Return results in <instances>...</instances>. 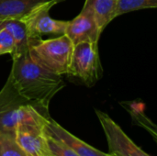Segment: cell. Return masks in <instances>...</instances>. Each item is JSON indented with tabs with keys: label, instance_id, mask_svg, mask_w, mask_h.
<instances>
[{
	"label": "cell",
	"instance_id": "obj_1",
	"mask_svg": "<svg viewBox=\"0 0 157 156\" xmlns=\"http://www.w3.org/2000/svg\"><path fill=\"white\" fill-rule=\"evenodd\" d=\"M12 59L7 79L16 91L40 114L50 117V101L64 86L62 76L44 68L30 55L29 51Z\"/></svg>",
	"mask_w": 157,
	"mask_h": 156
},
{
	"label": "cell",
	"instance_id": "obj_2",
	"mask_svg": "<svg viewBox=\"0 0 157 156\" xmlns=\"http://www.w3.org/2000/svg\"><path fill=\"white\" fill-rule=\"evenodd\" d=\"M74 44L65 35L39 40L29 48L30 55L48 71L58 75L67 74Z\"/></svg>",
	"mask_w": 157,
	"mask_h": 156
},
{
	"label": "cell",
	"instance_id": "obj_3",
	"mask_svg": "<svg viewBox=\"0 0 157 156\" xmlns=\"http://www.w3.org/2000/svg\"><path fill=\"white\" fill-rule=\"evenodd\" d=\"M49 118L36 112L17 124L15 140L27 156H52L45 132V123Z\"/></svg>",
	"mask_w": 157,
	"mask_h": 156
},
{
	"label": "cell",
	"instance_id": "obj_4",
	"mask_svg": "<svg viewBox=\"0 0 157 156\" xmlns=\"http://www.w3.org/2000/svg\"><path fill=\"white\" fill-rule=\"evenodd\" d=\"M67 74L79 78L88 86H93L102 75L98 43L86 41L74 45Z\"/></svg>",
	"mask_w": 157,
	"mask_h": 156
},
{
	"label": "cell",
	"instance_id": "obj_5",
	"mask_svg": "<svg viewBox=\"0 0 157 156\" xmlns=\"http://www.w3.org/2000/svg\"><path fill=\"white\" fill-rule=\"evenodd\" d=\"M35 112L39 111L16 91L7 79L0 91V131L14 133L17 124Z\"/></svg>",
	"mask_w": 157,
	"mask_h": 156
},
{
	"label": "cell",
	"instance_id": "obj_6",
	"mask_svg": "<svg viewBox=\"0 0 157 156\" xmlns=\"http://www.w3.org/2000/svg\"><path fill=\"white\" fill-rule=\"evenodd\" d=\"M96 114L107 138L110 155L150 156L138 147L108 114L100 110H96Z\"/></svg>",
	"mask_w": 157,
	"mask_h": 156
},
{
	"label": "cell",
	"instance_id": "obj_7",
	"mask_svg": "<svg viewBox=\"0 0 157 156\" xmlns=\"http://www.w3.org/2000/svg\"><path fill=\"white\" fill-rule=\"evenodd\" d=\"M64 0H0V21L17 19L27 22L39 11L51 9Z\"/></svg>",
	"mask_w": 157,
	"mask_h": 156
},
{
	"label": "cell",
	"instance_id": "obj_8",
	"mask_svg": "<svg viewBox=\"0 0 157 156\" xmlns=\"http://www.w3.org/2000/svg\"><path fill=\"white\" fill-rule=\"evenodd\" d=\"M64 34L75 45L86 41L98 43L101 32L97 25L93 13L84 5L79 15L68 22Z\"/></svg>",
	"mask_w": 157,
	"mask_h": 156
},
{
	"label": "cell",
	"instance_id": "obj_9",
	"mask_svg": "<svg viewBox=\"0 0 157 156\" xmlns=\"http://www.w3.org/2000/svg\"><path fill=\"white\" fill-rule=\"evenodd\" d=\"M45 132L52 139L58 140L69 147L79 156H111L109 154L103 153L97 150L86 143L81 141L60 124L54 121L52 118H49L45 123Z\"/></svg>",
	"mask_w": 157,
	"mask_h": 156
},
{
	"label": "cell",
	"instance_id": "obj_10",
	"mask_svg": "<svg viewBox=\"0 0 157 156\" xmlns=\"http://www.w3.org/2000/svg\"><path fill=\"white\" fill-rule=\"evenodd\" d=\"M49 11V9L39 11L25 22L30 33L36 38H41L43 34L63 35L65 33L69 21L53 19L50 17Z\"/></svg>",
	"mask_w": 157,
	"mask_h": 156
},
{
	"label": "cell",
	"instance_id": "obj_11",
	"mask_svg": "<svg viewBox=\"0 0 157 156\" xmlns=\"http://www.w3.org/2000/svg\"><path fill=\"white\" fill-rule=\"evenodd\" d=\"M0 28H5L13 37L15 41V50L12 57L22 54L29 51L30 46L41 38H36L29 30L27 24L17 19H8L0 21Z\"/></svg>",
	"mask_w": 157,
	"mask_h": 156
},
{
	"label": "cell",
	"instance_id": "obj_12",
	"mask_svg": "<svg viewBox=\"0 0 157 156\" xmlns=\"http://www.w3.org/2000/svg\"><path fill=\"white\" fill-rule=\"evenodd\" d=\"M118 0H86V6L95 17L97 25L102 33L105 28L116 17L115 12Z\"/></svg>",
	"mask_w": 157,
	"mask_h": 156
},
{
	"label": "cell",
	"instance_id": "obj_13",
	"mask_svg": "<svg viewBox=\"0 0 157 156\" xmlns=\"http://www.w3.org/2000/svg\"><path fill=\"white\" fill-rule=\"evenodd\" d=\"M125 108L131 113L133 120L139 124L140 126L145 128L147 131H149L154 138L156 137V132H155V126L152 123V121L145 116L144 112V105H142L141 103H136V102H132V103H121Z\"/></svg>",
	"mask_w": 157,
	"mask_h": 156
},
{
	"label": "cell",
	"instance_id": "obj_14",
	"mask_svg": "<svg viewBox=\"0 0 157 156\" xmlns=\"http://www.w3.org/2000/svg\"><path fill=\"white\" fill-rule=\"evenodd\" d=\"M157 0H118L115 17L146 8H155Z\"/></svg>",
	"mask_w": 157,
	"mask_h": 156
},
{
	"label": "cell",
	"instance_id": "obj_15",
	"mask_svg": "<svg viewBox=\"0 0 157 156\" xmlns=\"http://www.w3.org/2000/svg\"><path fill=\"white\" fill-rule=\"evenodd\" d=\"M0 156H27L15 140L14 133L0 131Z\"/></svg>",
	"mask_w": 157,
	"mask_h": 156
},
{
	"label": "cell",
	"instance_id": "obj_16",
	"mask_svg": "<svg viewBox=\"0 0 157 156\" xmlns=\"http://www.w3.org/2000/svg\"><path fill=\"white\" fill-rule=\"evenodd\" d=\"M47 141L52 156H79L62 142L52 139L48 135H47Z\"/></svg>",
	"mask_w": 157,
	"mask_h": 156
},
{
	"label": "cell",
	"instance_id": "obj_17",
	"mask_svg": "<svg viewBox=\"0 0 157 156\" xmlns=\"http://www.w3.org/2000/svg\"><path fill=\"white\" fill-rule=\"evenodd\" d=\"M14 50L15 41L12 35L5 28H0V55L12 54Z\"/></svg>",
	"mask_w": 157,
	"mask_h": 156
},
{
	"label": "cell",
	"instance_id": "obj_18",
	"mask_svg": "<svg viewBox=\"0 0 157 156\" xmlns=\"http://www.w3.org/2000/svg\"><path fill=\"white\" fill-rule=\"evenodd\" d=\"M111 156H113V155H111Z\"/></svg>",
	"mask_w": 157,
	"mask_h": 156
}]
</instances>
